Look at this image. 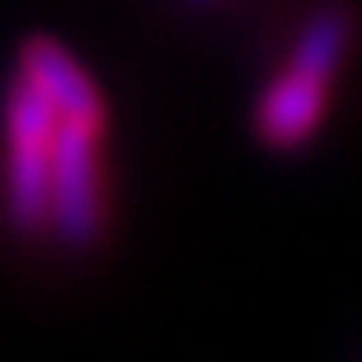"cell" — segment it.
I'll return each instance as SVG.
<instances>
[{
    "label": "cell",
    "mask_w": 362,
    "mask_h": 362,
    "mask_svg": "<svg viewBox=\"0 0 362 362\" xmlns=\"http://www.w3.org/2000/svg\"><path fill=\"white\" fill-rule=\"evenodd\" d=\"M349 37H354L349 9L326 5L299 28V41H294L290 64L308 68V73H322V77H335V68H339V59H344V50H349Z\"/></svg>",
    "instance_id": "5b68a950"
},
{
    "label": "cell",
    "mask_w": 362,
    "mask_h": 362,
    "mask_svg": "<svg viewBox=\"0 0 362 362\" xmlns=\"http://www.w3.org/2000/svg\"><path fill=\"white\" fill-rule=\"evenodd\" d=\"M59 109L45 100L32 77H14L5 90V218L18 235L50 226V168Z\"/></svg>",
    "instance_id": "6da1fadb"
},
{
    "label": "cell",
    "mask_w": 362,
    "mask_h": 362,
    "mask_svg": "<svg viewBox=\"0 0 362 362\" xmlns=\"http://www.w3.org/2000/svg\"><path fill=\"white\" fill-rule=\"evenodd\" d=\"M326 86H331V77L290 64L286 73L263 90V100H258L254 127L263 136V145H272V150H299V145L322 127Z\"/></svg>",
    "instance_id": "3957f363"
},
{
    "label": "cell",
    "mask_w": 362,
    "mask_h": 362,
    "mask_svg": "<svg viewBox=\"0 0 362 362\" xmlns=\"http://www.w3.org/2000/svg\"><path fill=\"white\" fill-rule=\"evenodd\" d=\"M18 73L32 77L45 100L59 109L64 122H86V127L105 132V100H100L95 82L86 77V68L50 37H28L18 50Z\"/></svg>",
    "instance_id": "277c9868"
},
{
    "label": "cell",
    "mask_w": 362,
    "mask_h": 362,
    "mask_svg": "<svg viewBox=\"0 0 362 362\" xmlns=\"http://www.w3.org/2000/svg\"><path fill=\"white\" fill-rule=\"evenodd\" d=\"M50 231L73 249H90L105 231V186H100V127L59 122L50 168Z\"/></svg>",
    "instance_id": "7a4b0ae2"
}]
</instances>
